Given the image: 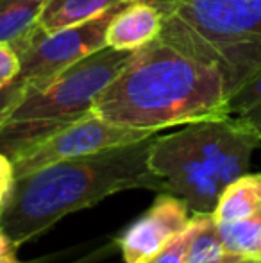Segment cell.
Masks as SVG:
<instances>
[{
  "mask_svg": "<svg viewBox=\"0 0 261 263\" xmlns=\"http://www.w3.org/2000/svg\"><path fill=\"white\" fill-rule=\"evenodd\" d=\"M91 113L116 125L159 133L227 118V90L215 68L157 38L131 54L97 95Z\"/></svg>",
  "mask_w": 261,
  "mask_h": 263,
  "instance_id": "obj_1",
  "label": "cell"
},
{
  "mask_svg": "<svg viewBox=\"0 0 261 263\" xmlns=\"http://www.w3.org/2000/svg\"><path fill=\"white\" fill-rule=\"evenodd\" d=\"M157 136V135H156ZM65 159L18 177L0 206V228L14 247L36 238L57 220L132 188L161 192L149 168L152 140Z\"/></svg>",
  "mask_w": 261,
  "mask_h": 263,
  "instance_id": "obj_2",
  "label": "cell"
},
{
  "mask_svg": "<svg viewBox=\"0 0 261 263\" xmlns=\"http://www.w3.org/2000/svg\"><path fill=\"white\" fill-rule=\"evenodd\" d=\"M259 143L252 129L231 118L193 122L152 140L149 168L161 192L177 195L192 213H211L224 188L247 172Z\"/></svg>",
  "mask_w": 261,
  "mask_h": 263,
  "instance_id": "obj_3",
  "label": "cell"
},
{
  "mask_svg": "<svg viewBox=\"0 0 261 263\" xmlns=\"http://www.w3.org/2000/svg\"><path fill=\"white\" fill-rule=\"evenodd\" d=\"M159 38L215 68L229 95L261 68V0H175Z\"/></svg>",
  "mask_w": 261,
  "mask_h": 263,
  "instance_id": "obj_4",
  "label": "cell"
},
{
  "mask_svg": "<svg viewBox=\"0 0 261 263\" xmlns=\"http://www.w3.org/2000/svg\"><path fill=\"white\" fill-rule=\"evenodd\" d=\"M132 52L104 47L22 97L0 124V153L16 158L57 129L90 113L97 95L116 77Z\"/></svg>",
  "mask_w": 261,
  "mask_h": 263,
  "instance_id": "obj_5",
  "label": "cell"
},
{
  "mask_svg": "<svg viewBox=\"0 0 261 263\" xmlns=\"http://www.w3.org/2000/svg\"><path fill=\"white\" fill-rule=\"evenodd\" d=\"M126 4L115 6L90 22L56 32H43L34 27L22 42L14 43V50L20 55L16 79L24 83L25 93L45 88L70 66L104 49L109 22Z\"/></svg>",
  "mask_w": 261,
  "mask_h": 263,
  "instance_id": "obj_6",
  "label": "cell"
},
{
  "mask_svg": "<svg viewBox=\"0 0 261 263\" xmlns=\"http://www.w3.org/2000/svg\"><path fill=\"white\" fill-rule=\"evenodd\" d=\"M156 135L159 133L111 124L90 111L73 120L72 124L57 129L56 133L32 145L31 149L18 154L11 161L14 166V176L18 179L52 163L88 156V154L111 149V147L131 145V143L152 138Z\"/></svg>",
  "mask_w": 261,
  "mask_h": 263,
  "instance_id": "obj_7",
  "label": "cell"
},
{
  "mask_svg": "<svg viewBox=\"0 0 261 263\" xmlns=\"http://www.w3.org/2000/svg\"><path fill=\"white\" fill-rule=\"evenodd\" d=\"M188 206L177 195L161 192L149 210L118 238L124 263H150L190 222Z\"/></svg>",
  "mask_w": 261,
  "mask_h": 263,
  "instance_id": "obj_8",
  "label": "cell"
},
{
  "mask_svg": "<svg viewBox=\"0 0 261 263\" xmlns=\"http://www.w3.org/2000/svg\"><path fill=\"white\" fill-rule=\"evenodd\" d=\"M163 14L157 7L131 0L111 18L106 34V47L122 52H134L159 38Z\"/></svg>",
  "mask_w": 261,
  "mask_h": 263,
  "instance_id": "obj_9",
  "label": "cell"
},
{
  "mask_svg": "<svg viewBox=\"0 0 261 263\" xmlns=\"http://www.w3.org/2000/svg\"><path fill=\"white\" fill-rule=\"evenodd\" d=\"M129 0H47L36 27L43 32H56L84 24Z\"/></svg>",
  "mask_w": 261,
  "mask_h": 263,
  "instance_id": "obj_10",
  "label": "cell"
},
{
  "mask_svg": "<svg viewBox=\"0 0 261 263\" xmlns=\"http://www.w3.org/2000/svg\"><path fill=\"white\" fill-rule=\"evenodd\" d=\"M261 211V174H242L220 194L211 215L215 222L247 218Z\"/></svg>",
  "mask_w": 261,
  "mask_h": 263,
  "instance_id": "obj_11",
  "label": "cell"
},
{
  "mask_svg": "<svg viewBox=\"0 0 261 263\" xmlns=\"http://www.w3.org/2000/svg\"><path fill=\"white\" fill-rule=\"evenodd\" d=\"M193 233L190 238L186 263H236L240 258L227 253L220 240L211 213H193Z\"/></svg>",
  "mask_w": 261,
  "mask_h": 263,
  "instance_id": "obj_12",
  "label": "cell"
},
{
  "mask_svg": "<svg viewBox=\"0 0 261 263\" xmlns=\"http://www.w3.org/2000/svg\"><path fill=\"white\" fill-rule=\"evenodd\" d=\"M216 229L227 253L240 260L261 261V211L247 218L216 222Z\"/></svg>",
  "mask_w": 261,
  "mask_h": 263,
  "instance_id": "obj_13",
  "label": "cell"
},
{
  "mask_svg": "<svg viewBox=\"0 0 261 263\" xmlns=\"http://www.w3.org/2000/svg\"><path fill=\"white\" fill-rule=\"evenodd\" d=\"M47 0H0V43L22 42L38 25Z\"/></svg>",
  "mask_w": 261,
  "mask_h": 263,
  "instance_id": "obj_14",
  "label": "cell"
},
{
  "mask_svg": "<svg viewBox=\"0 0 261 263\" xmlns=\"http://www.w3.org/2000/svg\"><path fill=\"white\" fill-rule=\"evenodd\" d=\"M227 118L247 125L261 138V68L227 95Z\"/></svg>",
  "mask_w": 261,
  "mask_h": 263,
  "instance_id": "obj_15",
  "label": "cell"
},
{
  "mask_svg": "<svg viewBox=\"0 0 261 263\" xmlns=\"http://www.w3.org/2000/svg\"><path fill=\"white\" fill-rule=\"evenodd\" d=\"M192 233H193V220L190 217V222L185 231H181L175 238H172L163 247V251L154 256V260L150 263H186V253H188Z\"/></svg>",
  "mask_w": 261,
  "mask_h": 263,
  "instance_id": "obj_16",
  "label": "cell"
},
{
  "mask_svg": "<svg viewBox=\"0 0 261 263\" xmlns=\"http://www.w3.org/2000/svg\"><path fill=\"white\" fill-rule=\"evenodd\" d=\"M20 73V55L9 43H0V90L11 84Z\"/></svg>",
  "mask_w": 261,
  "mask_h": 263,
  "instance_id": "obj_17",
  "label": "cell"
},
{
  "mask_svg": "<svg viewBox=\"0 0 261 263\" xmlns=\"http://www.w3.org/2000/svg\"><path fill=\"white\" fill-rule=\"evenodd\" d=\"M24 95H25V86L18 79H14L13 83L0 90V124L7 117V113L22 101Z\"/></svg>",
  "mask_w": 261,
  "mask_h": 263,
  "instance_id": "obj_18",
  "label": "cell"
},
{
  "mask_svg": "<svg viewBox=\"0 0 261 263\" xmlns=\"http://www.w3.org/2000/svg\"><path fill=\"white\" fill-rule=\"evenodd\" d=\"M14 181H16V176H14L13 161H11V158H7L6 154L0 153V206L9 197Z\"/></svg>",
  "mask_w": 261,
  "mask_h": 263,
  "instance_id": "obj_19",
  "label": "cell"
},
{
  "mask_svg": "<svg viewBox=\"0 0 261 263\" xmlns=\"http://www.w3.org/2000/svg\"><path fill=\"white\" fill-rule=\"evenodd\" d=\"M13 253H14V243L11 242V238L4 233V229L0 228V258L7 256V254H13Z\"/></svg>",
  "mask_w": 261,
  "mask_h": 263,
  "instance_id": "obj_20",
  "label": "cell"
},
{
  "mask_svg": "<svg viewBox=\"0 0 261 263\" xmlns=\"http://www.w3.org/2000/svg\"><path fill=\"white\" fill-rule=\"evenodd\" d=\"M143 2H147V4H150V6L157 7V9L161 11V14H165L172 6H174L175 0H143Z\"/></svg>",
  "mask_w": 261,
  "mask_h": 263,
  "instance_id": "obj_21",
  "label": "cell"
},
{
  "mask_svg": "<svg viewBox=\"0 0 261 263\" xmlns=\"http://www.w3.org/2000/svg\"><path fill=\"white\" fill-rule=\"evenodd\" d=\"M0 263H22V261L16 260V256H14V254H7V256L0 258Z\"/></svg>",
  "mask_w": 261,
  "mask_h": 263,
  "instance_id": "obj_22",
  "label": "cell"
},
{
  "mask_svg": "<svg viewBox=\"0 0 261 263\" xmlns=\"http://www.w3.org/2000/svg\"><path fill=\"white\" fill-rule=\"evenodd\" d=\"M236 263H256V261H251V260H240V261H236ZM259 263V261H258Z\"/></svg>",
  "mask_w": 261,
  "mask_h": 263,
  "instance_id": "obj_23",
  "label": "cell"
},
{
  "mask_svg": "<svg viewBox=\"0 0 261 263\" xmlns=\"http://www.w3.org/2000/svg\"><path fill=\"white\" fill-rule=\"evenodd\" d=\"M259 263H261V261H259Z\"/></svg>",
  "mask_w": 261,
  "mask_h": 263,
  "instance_id": "obj_24",
  "label": "cell"
}]
</instances>
